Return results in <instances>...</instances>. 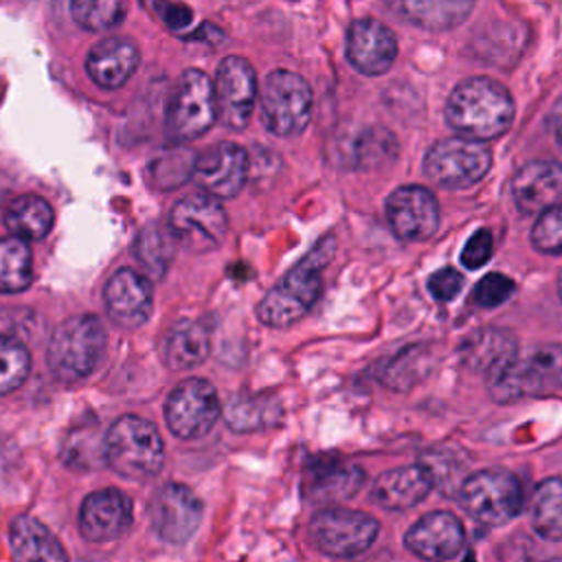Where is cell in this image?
Returning <instances> with one entry per match:
<instances>
[{"label":"cell","mask_w":562,"mask_h":562,"mask_svg":"<svg viewBox=\"0 0 562 562\" xmlns=\"http://www.w3.org/2000/svg\"><path fill=\"white\" fill-rule=\"evenodd\" d=\"M446 121L459 134L492 140L514 121V99L507 88L490 77H470L457 83L446 101Z\"/></svg>","instance_id":"6da1fadb"},{"label":"cell","mask_w":562,"mask_h":562,"mask_svg":"<svg viewBox=\"0 0 562 562\" xmlns=\"http://www.w3.org/2000/svg\"><path fill=\"white\" fill-rule=\"evenodd\" d=\"M336 250L331 235L323 237L257 305V316L268 327H288L301 321L323 290L321 272Z\"/></svg>","instance_id":"7a4b0ae2"},{"label":"cell","mask_w":562,"mask_h":562,"mask_svg":"<svg viewBox=\"0 0 562 562\" xmlns=\"http://www.w3.org/2000/svg\"><path fill=\"white\" fill-rule=\"evenodd\" d=\"M162 461V439L145 417L123 415L105 432V463L119 476L147 481L160 472Z\"/></svg>","instance_id":"3957f363"},{"label":"cell","mask_w":562,"mask_h":562,"mask_svg":"<svg viewBox=\"0 0 562 562\" xmlns=\"http://www.w3.org/2000/svg\"><path fill=\"white\" fill-rule=\"evenodd\" d=\"M105 349V329L92 314L70 316L59 323L48 342V367L64 384L86 380Z\"/></svg>","instance_id":"277c9868"},{"label":"cell","mask_w":562,"mask_h":562,"mask_svg":"<svg viewBox=\"0 0 562 562\" xmlns=\"http://www.w3.org/2000/svg\"><path fill=\"white\" fill-rule=\"evenodd\" d=\"M490 393L496 402H514L551 391L562 384V345H533L501 369L490 380Z\"/></svg>","instance_id":"5b68a950"},{"label":"cell","mask_w":562,"mask_h":562,"mask_svg":"<svg viewBox=\"0 0 562 562\" xmlns=\"http://www.w3.org/2000/svg\"><path fill=\"white\" fill-rule=\"evenodd\" d=\"M217 121L213 81L198 68L180 75L167 108V134L178 140H193L206 134Z\"/></svg>","instance_id":"8992f818"},{"label":"cell","mask_w":562,"mask_h":562,"mask_svg":"<svg viewBox=\"0 0 562 562\" xmlns=\"http://www.w3.org/2000/svg\"><path fill=\"white\" fill-rule=\"evenodd\" d=\"M312 116V88L292 70H272L261 88V121L274 136L301 134Z\"/></svg>","instance_id":"52a82bcc"},{"label":"cell","mask_w":562,"mask_h":562,"mask_svg":"<svg viewBox=\"0 0 562 562\" xmlns=\"http://www.w3.org/2000/svg\"><path fill=\"white\" fill-rule=\"evenodd\" d=\"M492 167L485 140L452 136L435 143L424 156V173L443 189H465L479 182Z\"/></svg>","instance_id":"ba28073f"},{"label":"cell","mask_w":562,"mask_h":562,"mask_svg":"<svg viewBox=\"0 0 562 562\" xmlns=\"http://www.w3.org/2000/svg\"><path fill=\"white\" fill-rule=\"evenodd\" d=\"M459 501L474 520L487 527H498L520 514L525 498L514 474L503 470H481L461 483Z\"/></svg>","instance_id":"9c48e42d"},{"label":"cell","mask_w":562,"mask_h":562,"mask_svg":"<svg viewBox=\"0 0 562 562\" xmlns=\"http://www.w3.org/2000/svg\"><path fill=\"white\" fill-rule=\"evenodd\" d=\"M378 531L380 525L373 516L345 507H325L310 522V540L331 558L360 555L373 544Z\"/></svg>","instance_id":"30bf717a"},{"label":"cell","mask_w":562,"mask_h":562,"mask_svg":"<svg viewBox=\"0 0 562 562\" xmlns=\"http://www.w3.org/2000/svg\"><path fill=\"white\" fill-rule=\"evenodd\" d=\"M167 226L176 241L184 244L189 250L202 252L222 244L228 220L220 198L204 191L178 200L169 213Z\"/></svg>","instance_id":"8fae6325"},{"label":"cell","mask_w":562,"mask_h":562,"mask_svg":"<svg viewBox=\"0 0 562 562\" xmlns=\"http://www.w3.org/2000/svg\"><path fill=\"white\" fill-rule=\"evenodd\" d=\"M222 413L215 386L204 378L182 380L165 402V422L180 439L204 437Z\"/></svg>","instance_id":"7c38bea8"},{"label":"cell","mask_w":562,"mask_h":562,"mask_svg":"<svg viewBox=\"0 0 562 562\" xmlns=\"http://www.w3.org/2000/svg\"><path fill=\"white\" fill-rule=\"evenodd\" d=\"M217 119L231 130H244L252 116L257 99V75L248 59L228 55L215 72Z\"/></svg>","instance_id":"4fadbf2b"},{"label":"cell","mask_w":562,"mask_h":562,"mask_svg":"<svg viewBox=\"0 0 562 562\" xmlns=\"http://www.w3.org/2000/svg\"><path fill=\"white\" fill-rule=\"evenodd\" d=\"M151 527L167 544H184L200 527L202 501L182 483H165L149 503Z\"/></svg>","instance_id":"5bb4252c"},{"label":"cell","mask_w":562,"mask_h":562,"mask_svg":"<svg viewBox=\"0 0 562 562\" xmlns=\"http://www.w3.org/2000/svg\"><path fill=\"white\" fill-rule=\"evenodd\" d=\"M384 211L393 233L406 241L428 239L439 226V204L435 195L419 184L397 187L389 195Z\"/></svg>","instance_id":"9a60e30c"},{"label":"cell","mask_w":562,"mask_h":562,"mask_svg":"<svg viewBox=\"0 0 562 562\" xmlns=\"http://www.w3.org/2000/svg\"><path fill=\"white\" fill-rule=\"evenodd\" d=\"M195 184L215 198H235L248 176V154L235 143H217L193 162Z\"/></svg>","instance_id":"2e32d148"},{"label":"cell","mask_w":562,"mask_h":562,"mask_svg":"<svg viewBox=\"0 0 562 562\" xmlns=\"http://www.w3.org/2000/svg\"><path fill=\"white\" fill-rule=\"evenodd\" d=\"M77 522L88 542H114L132 527V503L121 490H97L83 498Z\"/></svg>","instance_id":"e0dca14e"},{"label":"cell","mask_w":562,"mask_h":562,"mask_svg":"<svg viewBox=\"0 0 562 562\" xmlns=\"http://www.w3.org/2000/svg\"><path fill=\"white\" fill-rule=\"evenodd\" d=\"M345 53L358 72L375 77L393 66L397 57V40L380 20L360 18L353 20L347 31Z\"/></svg>","instance_id":"ac0fdd59"},{"label":"cell","mask_w":562,"mask_h":562,"mask_svg":"<svg viewBox=\"0 0 562 562\" xmlns=\"http://www.w3.org/2000/svg\"><path fill=\"white\" fill-rule=\"evenodd\" d=\"M108 316L125 327H140L151 314V285L149 279L132 268L116 270L103 290Z\"/></svg>","instance_id":"d6986e66"},{"label":"cell","mask_w":562,"mask_h":562,"mask_svg":"<svg viewBox=\"0 0 562 562\" xmlns=\"http://www.w3.org/2000/svg\"><path fill=\"white\" fill-rule=\"evenodd\" d=\"M465 531L450 512H432L422 516L404 536V544L426 560H450L463 549Z\"/></svg>","instance_id":"ffe728a7"},{"label":"cell","mask_w":562,"mask_h":562,"mask_svg":"<svg viewBox=\"0 0 562 562\" xmlns=\"http://www.w3.org/2000/svg\"><path fill=\"white\" fill-rule=\"evenodd\" d=\"M520 213H542L562 198V165L555 160H531L520 167L509 187Z\"/></svg>","instance_id":"44dd1931"},{"label":"cell","mask_w":562,"mask_h":562,"mask_svg":"<svg viewBox=\"0 0 562 562\" xmlns=\"http://www.w3.org/2000/svg\"><path fill=\"white\" fill-rule=\"evenodd\" d=\"M364 483V472L340 457H316L305 465L303 490L314 503L342 501Z\"/></svg>","instance_id":"7402d4cb"},{"label":"cell","mask_w":562,"mask_h":562,"mask_svg":"<svg viewBox=\"0 0 562 562\" xmlns=\"http://www.w3.org/2000/svg\"><path fill=\"white\" fill-rule=\"evenodd\" d=\"M140 53L130 37L112 35L94 44L86 57L88 77L103 90L121 88L138 68Z\"/></svg>","instance_id":"603a6c76"},{"label":"cell","mask_w":562,"mask_h":562,"mask_svg":"<svg viewBox=\"0 0 562 562\" xmlns=\"http://www.w3.org/2000/svg\"><path fill=\"white\" fill-rule=\"evenodd\" d=\"M432 487V474L426 465H404L378 476L371 498L386 509H408L426 498Z\"/></svg>","instance_id":"cb8c5ba5"},{"label":"cell","mask_w":562,"mask_h":562,"mask_svg":"<svg viewBox=\"0 0 562 562\" xmlns=\"http://www.w3.org/2000/svg\"><path fill=\"white\" fill-rule=\"evenodd\" d=\"M461 360L487 380L505 369L518 353L516 338L505 329H476L461 345Z\"/></svg>","instance_id":"d4e9b609"},{"label":"cell","mask_w":562,"mask_h":562,"mask_svg":"<svg viewBox=\"0 0 562 562\" xmlns=\"http://www.w3.org/2000/svg\"><path fill=\"white\" fill-rule=\"evenodd\" d=\"M476 0H393V9L426 31H448L465 22Z\"/></svg>","instance_id":"484cf974"},{"label":"cell","mask_w":562,"mask_h":562,"mask_svg":"<svg viewBox=\"0 0 562 562\" xmlns=\"http://www.w3.org/2000/svg\"><path fill=\"white\" fill-rule=\"evenodd\" d=\"M209 347V331L202 327V323L182 318L169 327L165 336L162 356L173 371L193 369L206 360Z\"/></svg>","instance_id":"4316f807"},{"label":"cell","mask_w":562,"mask_h":562,"mask_svg":"<svg viewBox=\"0 0 562 562\" xmlns=\"http://www.w3.org/2000/svg\"><path fill=\"white\" fill-rule=\"evenodd\" d=\"M9 542L18 560H66V551L57 538L33 516H15L9 525Z\"/></svg>","instance_id":"83f0119b"},{"label":"cell","mask_w":562,"mask_h":562,"mask_svg":"<svg viewBox=\"0 0 562 562\" xmlns=\"http://www.w3.org/2000/svg\"><path fill=\"white\" fill-rule=\"evenodd\" d=\"M55 213L50 204L40 195H18L9 202L4 211V226L11 235L22 239H42L53 228Z\"/></svg>","instance_id":"f1b7e54d"},{"label":"cell","mask_w":562,"mask_h":562,"mask_svg":"<svg viewBox=\"0 0 562 562\" xmlns=\"http://www.w3.org/2000/svg\"><path fill=\"white\" fill-rule=\"evenodd\" d=\"M281 415V404L270 393H257V395H235L228 400L224 408V419L228 428L248 432L259 430L266 426L277 424Z\"/></svg>","instance_id":"f546056e"},{"label":"cell","mask_w":562,"mask_h":562,"mask_svg":"<svg viewBox=\"0 0 562 562\" xmlns=\"http://www.w3.org/2000/svg\"><path fill=\"white\" fill-rule=\"evenodd\" d=\"M529 516L538 536L562 542V479H544L538 483Z\"/></svg>","instance_id":"4dcf8cb0"},{"label":"cell","mask_w":562,"mask_h":562,"mask_svg":"<svg viewBox=\"0 0 562 562\" xmlns=\"http://www.w3.org/2000/svg\"><path fill=\"white\" fill-rule=\"evenodd\" d=\"M430 371V351L422 345L406 347L393 358L384 360L378 369V380L393 391H408Z\"/></svg>","instance_id":"1f68e13d"},{"label":"cell","mask_w":562,"mask_h":562,"mask_svg":"<svg viewBox=\"0 0 562 562\" xmlns=\"http://www.w3.org/2000/svg\"><path fill=\"white\" fill-rule=\"evenodd\" d=\"M33 281L31 248L26 239L9 235L0 239V292L13 294L22 292Z\"/></svg>","instance_id":"d6a6232c"},{"label":"cell","mask_w":562,"mask_h":562,"mask_svg":"<svg viewBox=\"0 0 562 562\" xmlns=\"http://www.w3.org/2000/svg\"><path fill=\"white\" fill-rule=\"evenodd\" d=\"M173 235L167 226L158 228V226H145L134 244V255L140 261L143 270L151 277V279H162L171 257H173Z\"/></svg>","instance_id":"836d02e7"},{"label":"cell","mask_w":562,"mask_h":562,"mask_svg":"<svg viewBox=\"0 0 562 562\" xmlns=\"http://www.w3.org/2000/svg\"><path fill=\"white\" fill-rule=\"evenodd\" d=\"M70 13L86 31H108L125 18V0H70Z\"/></svg>","instance_id":"e575fe53"},{"label":"cell","mask_w":562,"mask_h":562,"mask_svg":"<svg viewBox=\"0 0 562 562\" xmlns=\"http://www.w3.org/2000/svg\"><path fill=\"white\" fill-rule=\"evenodd\" d=\"M31 353L26 347L11 338L0 336V395L15 391L29 375Z\"/></svg>","instance_id":"d590c367"},{"label":"cell","mask_w":562,"mask_h":562,"mask_svg":"<svg viewBox=\"0 0 562 562\" xmlns=\"http://www.w3.org/2000/svg\"><path fill=\"white\" fill-rule=\"evenodd\" d=\"M356 158L362 167H373L393 158L397 151L395 136L382 127H369L356 138Z\"/></svg>","instance_id":"8d00e7d4"},{"label":"cell","mask_w":562,"mask_h":562,"mask_svg":"<svg viewBox=\"0 0 562 562\" xmlns=\"http://www.w3.org/2000/svg\"><path fill=\"white\" fill-rule=\"evenodd\" d=\"M531 241L540 252L562 255V202H555L540 213L531 228Z\"/></svg>","instance_id":"74e56055"},{"label":"cell","mask_w":562,"mask_h":562,"mask_svg":"<svg viewBox=\"0 0 562 562\" xmlns=\"http://www.w3.org/2000/svg\"><path fill=\"white\" fill-rule=\"evenodd\" d=\"M516 285L509 277L501 274V272H492V274H485L474 292H472V301L481 307H496V305H503L512 294H514Z\"/></svg>","instance_id":"f35d334b"},{"label":"cell","mask_w":562,"mask_h":562,"mask_svg":"<svg viewBox=\"0 0 562 562\" xmlns=\"http://www.w3.org/2000/svg\"><path fill=\"white\" fill-rule=\"evenodd\" d=\"M494 252V237L487 228H479L470 239L465 241L461 250V263L465 268H481Z\"/></svg>","instance_id":"ab89813d"},{"label":"cell","mask_w":562,"mask_h":562,"mask_svg":"<svg viewBox=\"0 0 562 562\" xmlns=\"http://www.w3.org/2000/svg\"><path fill=\"white\" fill-rule=\"evenodd\" d=\"M461 285H463V277L454 268H441L432 272L428 279V292L443 303L452 301L459 294Z\"/></svg>","instance_id":"60d3db41"},{"label":"cell","mask_w":562,"mask_h":562,"mask_svg":"<svg viewBox=\"0 0 562 562\" xmlns=\"http://www.w3.org/2000/svg\"><path fill=\"white\" fill-rule=\"evenodd\" d=\"M147 4L160 15V20L165 24H169L171 29H180V26H187L191 22V11L187 7H180V4H171V2H165V0H147Z\"/></svg>","instance_id":"b9f144b4"},{"label":"cell","mask_w":562,"mask_h":562,"mask_svg":"<svg viewBox=\"0 0 562 562\" xmlns=\"http://www.w3.org/2000/svg\"><path fill=\"white\" fill-rule=\"evenodd\" d=\"M549 130L555 136V140L562 143V97L555 101V105L549 112Z\"/></svg>","instance_id":"7bdbcfd3"},{"label":"cell","mask_w":562,"mask_h":562,"mask_svg":"<svg viewBox=\"0 0 562 562\" xmlns=\"http://www.w3.org/2000/svg\"><path fill=\"white\" fill-rule=\"evenodd\" d=\"M560 299H562V281H560Z\"/></svg>","instance_id":"ee69618b"}]
</instances>
